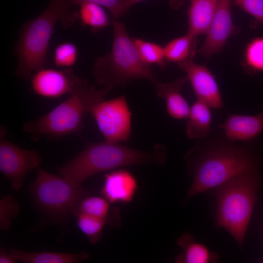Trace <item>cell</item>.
<instances>
[{"instance_id":"obj_7","label":"cell","mask_w":263,"mask_h":263,"mask_svg":"<svg viewBox=\"0 0 263 263\" xmlns=\"http://www.w3.org/2000/svg\"><path fill=\"white\" fill-rule=\"evenodd\" d=\"M30 192L34 204L45 214L55 221L64 222L89 191L72 185L60 175L52 174L40 167L31 183Z\"/></svg>"},{"instance_id":"obj_14","label":"cell","mask_w":263,"mask_h":263,"mask_svg":"<svg viewBox=\"0 0 263 263\" xmlns=\"http://www.w3.org/2000/svg\"><path fill=\"white\" fill-rule=\"evenodd\" d=\"M260 113L255 115H230L219 125L229 141H249L263 130V103Z\"/></svg>"},{"instance_id":"obj_9","label":"cell","mask_w":263,"mask_h":263,"mask_svg":"<svg viewBox=\"0 0 263 263\" xmlns=\"http://www.w3.org/2000/svg\"><path fill=\"white\" fill-rule=\"evenodd\" d=\"M6 128L0 131V171L15 191L19 190L28 173L41 162L38 151L20 147L6 137Z\"/></svg>"},{"instance_id":"obj_30","label":"cell","mask_w":263,"mask_h":263,"mask_svg":"<svg viewBox=\"0 0 263 263\" xmlns=\"http://www.w3.org/2000/svg\"><path fill=\"white\" fill-rule=\"evenodd\" d=\"M18 261L16 260L10 252L2 248L0 250V263H16Z\"/></svg>"},{"instance_id":"obj_22","label":"cell","mask_w":263,"mask_h":263,"mask_svg":"<svg viewBox=\"0 0 263 263\" xmlns=\"http://www.w3.org/2000/svg\"><path fill=\"white\" fill-rule=\"evenodd\" d=\"M109 203L104 197L88 195L80 201L74 215L76 216L78 214H83L108 221L113 210V208H110Z\"/></svg>"},{"instance_id":"obj_1","label":"cell","mask_w":263,"mask_h":263,"mask_svg":"<svg viewBox=\"0 0 263 263\" xmlns=\"http://www.w3.org/2000/svg\"><path fill=\"white\" fill-rule=\"evenodd\" d=\"M166 153L160 144H156L152 151L147 152L106 140L87 143L79 154L57 170L72 185L80 188L86 180L100 172L129 166L163 165Z\"/></svg>"},{"instance_id":"obj_5","label":"cell","mask_w":263,"mask_h":263,"mask_svg":"<svg viewBox=\"0 0 263 263\" xmlns=\"http://www.w3.org/2000/svg\"><path fill=\"white\" fill-rule=\"evenodd\" d=\"M113 39L111 50L95 61L93 74L102 87H124L131 81L143 79L153 84L158 81L151 65L142 61L132 38L123 23L111 19Z\"/></svg>"},{"instance_id":"obj_28","label":"cell","mask_w":263,"mask_h":263,"mask_svg":"<svg viewBox=\"0 0 263 263\" xmlns=\"http://www.w3.org/2000/svg\"><path fill=\"white\" fill-rule=\"evenodd\" d=\"M242 10L251 15L256 22L263 25V0H232Z\"/></svg>"},{"instance_id":"obj_21","label":"cell","mask_w":263,"mask_h":263,"mask_svg":"<svg viewBox=\"0 0 263 263\" xmlns=\"http://www.w3.org/2000/svg\"><path fill=\"white\" fill-rule=\"evenodd\" d=\"M79 5V18L83 26L97 31L110 24L109 18L103 7L92 2H83Z\"/></svg>"},{"instance_id":"obj_10","label":"cell","mask_w":263,"mask_h":263,"mask_svg":"<svg viewBox=\"0 0 263 263\" xmlns=\"http://www.w3.org/2000/svg\"><path fill=\"white\" fill-rule=\"evenodd\" d=\"M34 93L48 98H57L70 94L82 79L71 68L55 69L41 68L30 79Z\"/></svg>"},{"instance_id":"obj_24","label":"cell","mask_w":263,"mask_h":263,"mask_svg":"<svg viewBox=\"0 0 263 263\" xmlns=\"http://www.w3.org/2000/svg\"><path fill=\"white\" fill-rule=\"evenodd\" d=\"M76 216L77 226L88 241L93 244L99 242L102 238L103 229L108 224V221L83 214H78Z\"/></svg>"},{"instance_id":"obj_17","label":"cell","mask_w":263,"mask_h":263,"mask_svg":"<svg viewBox=\"0 0 263 263\" xmlns=\"http://www.w3.org/2000/svg\"><path fill=\"white\" fill-rule=\"evenodd\" d=\"M218 0H191L188 33L197 37L206 34L214 16Z\"/></svg>"},{"instance_id":"obj_15","label":"cell","mask_w":263,"mask_h":263,"mask_svg":"<svg viewBox=\"0 0 263 263\" xmlns=\"http://www.w3.org/2000/svg\"><path fill=\"white\" fill-rule=\"evenodd\" d=\"M188 80L186 76L171 83H153L158 96L165 100L167 113L176 119H188L189 114L191 107L181 93Z\"/></svg>"},{"instance_id":"obj_29","label":"cell","mask_w":263,"mask_h":263,"mask_svg":"<svg viewBox=\"0 0 263 263\" xmlns=\"http://www.w3.org/2000/svg\"><path fill=\"white\" fill-rule=\"evenodd\" d=\"M123 0H69L72 7L83 2H92L107 8L112 15V19H117L121 17Z\"/></svg>"},{"instance_id":"obj_11","label":"cell","mask_w":263,"mask_h":263,"mask_svg":"<svg viewBox=\"0 0 263 263\" xmlns=\"http://www.w3.org/2000/svg\"><path fill=\"white\" fill-rule=\"evenodd\" d=\"M231 0H218L216 11L206 34V37L198 52L209 58L220 52L236 30L231 13Z\"/></svg>"},{"instance_id":"obj_32","label":"cell","mask_w":263,"mask_h":263,"mask_svg":"<svg viewBox=\"0 0 263 263\" xmlns=\"http://www.w3.org/2000/svg\"><path fill=\"white\" fill-rule=\"evenodd\" d=\"M183 0H170V4L173 8H177L181 5Z\"/></svg>"},{"instance_id":"obj_31","label":"cell","mask_w":263,"mask_h":263,"mask_svg":"<svg viewBox=\"0 0 263 263\" xmlns=\"http://www.w3.org/2000/svg\"><path fill=\"white\" fill-rule=\"evenodd\" d=\"M144 0H123L121 8V16H122L126 14L130 8L134 4Z\"/></svg>"},{"instance_id":"obj_27","label":"cell","mask_w":263,"mask_h":263,"mask_svg":"<svg viewBox=\"0 0 263 263\" xmlns=\"http://www.w3.org/2000/svg\"><path fill=\"white\" fill-rule=\"evenodd\" d=\"M19 204L12 195L3 196L0 200V229L6 230L10 226L13 218L17 216Z\"/></svg>"},{"instance_id":"obj_20","label":"cell","mask_w":263,"mask_h":263,"mask_svg":"<svg viewBox=\"0 0 263 263\" xmlns=\"http://www.w3.org/2000/svg\"><path fill=\"white\" fill-rule=\"evenodd\" d=\"M196 37L188 33L168 43L164 47L166 60L178 63L194 58Z\"/></svg>"},{"instance_id":"obj_3","label":"cell","mask_w":263,"mask_h":263,"mask_svg":"<svg viewBox=\"0 0 263 263\" xmlns=\"http://www.w3.org/2000/svg\"><path fill=\"white\" fill-rule=\"evenodd\" d=\"M72 7L69 0H49L39 15L23 25L15 49L18 77L28 80L45 67L49 43L57 22L79 18L78 13H70Z\"/></svg>"},{"instance_id":"obj_18","label":"cell","mask_w":263,"mask_h":263,"mask_svg":"<svg viewBox=\"0 0 263 263\" xmlns=\"http://www.w3.org/2000/svg\"><path fill=\"white\" fill-rule=\"evenodd\" d=\"M9 252L17 261L26 263H77L87 259L89 257V254L84 251L78 253L28 252L12 248Z\"/></svg>"},{"instance_id":"obj_19","label":"cell","mask_w":263,"mask_h":263,"mask_svg":"<svg viewBox=\"0 0 263 263\" xmlns=\"http://www.w3.org/2000/svg\"><path fill=\"white\" fill-rule=\"evenodd\" d=\"M210 107L199 100L192 105L185 126V132L191 139L207 135L211 131V113Z\"/></svg>"},{"instance_id":"obj_8","label":"cell","mask_w":263,"mask_h":263,"mask_svg":"<svg viewBox=\"0 0 263 263\" xmlns=\"http://www.w3.org/2000/svg\"><path fill=\"white\" fill-rule=\"evenodd\" d=\"M89 113L94 119L105 140L120 143L129 139L132 113L125 96L104 99L94 105Z\"/></svg>"},{"instance_id":"obj_23","label":"cell","mask_w":263,"mask_h":263,"mask_svg":"<svg viewBox=\"0 0 263 263\" xmlns=\"http://www.w3.org/2000/svg\"><path fill=\"white\" fill-rule=\"evenodd\" d=\"M132 40L143 62L150 65L156 64L161 67L166 65L164 48L159 44L138 38H132Z\"/></svg>"},{"instance_id":"obj_12","label":"cell","mask_w":263,"mask_h":263,"mask_svg":"<svg viewBox=\"0 0 263 263\" xmlns=\"http://www.w3.org/2000/svg\"><path fill=\"white\" fill-rule=\"evenodd\" d=\"M187 74L198 100L207 104L210 107H223L218 86L215 76L206 67L195 63L193 58L178 64Z\"/></svg>"},{"instance_id":"obj_16","label":"cell","mask_w":263,"mask_h":263,"mask_svg":"<svg viewBox=\"0 0 263 263\" xmlns=\"http://www.w3.org/2000/svg\"><path fill=\"white\" fill-rule=\"evenodd\" d=\"M177 244L182 252L175 258L178 263H211L217 262L219 256L206 246L196 241L189 233H185L177 240Z\"/></svg>"},{"instance_id":"obj_13","label":"cell","mask_w":263,"mask_h":263,"mask_svg":"<svg viewBox=\"0 0 263 263\" xmlns=\"http://www.w3.org/2000/svg\"><path fill=\"white\" fill-rule=\"evenodd\" d=\"M138 188L136 177L130 171L117 169L104 175L101 193L110 203L132 202Z\"/></svg>"},{"instance_id":"obj_26","label":"cell","mask_w":263,"mask_h":263,"mask_svg":"<svg viewBox=\"0 0 263 263\" xmlns=\"http://www.w3.org/2000/svg\"><path fill=\"white\" fill-rule=\"evenodd\" d=\"M79 51L75 44L65 42L58 44L55 49L53 62L57 67L71 68L77 61Z\"/></svg>"},{"instance_id":"obj_4","label":"cell","mask_w":263,"mask_h":263,"mask_svg":"<svg viewBox=\"0 0 263 263\" xmlns=\"http://www.w3.org/2000/svg\"><path fill=\"white\" fill-rule=\"evenodd\" d=\"M111 90L97 89L82 78L67 99L45 115L26 123L23 130L33 141L43 136L58 138L79 134L84 127L85 115Z\"/></svg>"},{"instance_id":"obj_25","label":"cell","mask_w":263,"mask_h":263,"mask_svg":"<svg viewBox=\"0 0 263 263\" xmlns=\"http://www.w3.org/2000/svg\"><path fill=\"white\" fill-rule=\"evenodd\" d=\"M244 64L250 73L263 71V37L251 40L244 53Z\"/></svg>"},{"instance_id":"obj_6","label":"cell","mask_w":263,"mask_h":263,"mask_svg":"<svg viewBox=\"0 0 263 263\" xmlns=\"http://www.w3.org/2000/svg\"><path fill=\"white\" fill-rule=\"evenodd\" d=\"M259 187L258 170L236 175L215 188L216 224L243 245Z\"/></svg>"},{"instance_id":"obj_2","label":"cell","mask_w":263,"mask_h":263,"mask_svg":"<svg viewBox=\"0 0 263 263\" xmlns=\"http://www.w3.org/2000/svg\"><path fill=\"white\" fill-rule=\"evenodd\" d=\"M186 160L193 176L186 200L240 174L257 170L258 167L257 159L251 152L229 144L213 147L202 153L191 150Z\"/></svg>"}]
</instances>
